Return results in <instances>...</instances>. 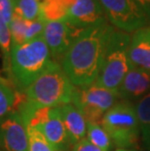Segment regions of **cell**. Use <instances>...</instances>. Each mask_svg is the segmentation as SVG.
<instances>
[{
	"instance_id": "20",
	"label": "cell",
	"mask_w": 150,
	"mask_h": 151,
	"mask_svg": "<svg viewBox=\"0 0 150 151\" xmlns=\"http://www.w3.org/2000/svg\"><path fill=\"white\" fill-rule=\"evenodd\" d=\"M27 21L24 20L14 14L11 24H9V29L11 32L12 44L11 46H18L25 43V30H27Z\"/></svg>"
},
{
	"instance_id": "9",
	"label": "cell",
	"mask_w": 150,
	"mask_h": 151,
	"mask_svg": "<svg viewBox=\"0 0 150 151\" xmlns=\"http://www.w3.org/2000/svg\"><path fill=\"white\" fill-rule=\"evenodd\" d=\"M0 151H28L27 125L16 109L0 119Z\"/></svg>"
},
{
	"instance_id": "3",
	"label": "cell",
	"mask_w": 150,
	"mask_h": 151,
	"mask_svg": "<svg viewBox=\"0 0 150 151\" xmlns=\"http://www.w3.org/2000/svg\"><path fill=\"white\" fill-rule=\"evenodd\" d=\"M42 36L18 46H11L10 71L20 88L27 89L53 62Z\"/></svg>"
},
{
	"instance_id": "27",
	"label": "cell",
	"mask_w": 150,
	"mask_h": 151,
	"mask_svg": "<svg viewBox=\"0 0 150 151\" xmlns=\"http://www.w3.org/2000/svg\"><path fill=\"white\" fill-rule=\"evenodd\" d=\"M5 24L4 22H2V20H1V17H0V31L2 30V28H3V25H4Z\"/></svg>"
},
{
	"instance_id": "18",
	"label": "cell",
	"mask_w": 150,
	"mask_h": 151,
	"mask_svg": "<svg viewBox=\"0 0 150 151\" xmlns=\"http://www.w3.org/2000/svg\"><path fill=\"white\" fill-rule=\"evenodd\" d=\"M28 136V151H56L39 130L27 125Z\"/></svg>"
},
{
	"instance_id": "6",
	"label": "cell",
	"mask_w": 150,
	"mask_h": 151,
	"mask_svg": "<svg viewBox=\"0 0 150 151\" xmlns=\"http://www.w3.org/2000/svg\"><path fill=\"white\" fill-rule=\"evenodd\" d=\"M118 99H120L118 91L94 83L87 87H76L72 104L87 122L100 124L106 112L118 102Z\"/></svg>"
},
{
	"instance_id": "1",
	"label": "cell",
	"mask_w": 150,
	"mask_h": 151,
	"mask_svg": "<svg viewBox=\"0 0 150 151\" xmlns=\"http://www.w3.org/2000/svg\"><path fill=\"white\" fill-rule=\"evenodd\" d=\"M114 29L108 21L85 28L60 60L63 71L75 87H87L97 81Z\"/></svg>"
},
{
	"instance_id": "14",
	"label": "cell",
	"mask_w": 150,
	"mask_h": 151,
	"mask_svg": "<svg viewBox=\"0 0 150 151\" xmlns=\"http://www.w3.org/2000/svg\"><path fill=\"white\" fill-rule=\"evenodd\" d=\"M73 1L74 0H41L42 20L65 21Z\"/></svg>"
},
{
	"instance_id": "2",
	"label": "cell",
	"mask_w": 150,
	"mask_h": 151,
	"mask_svg": "<svg viewBox=\"0 0 150 151\" xmlns=\"http://www.w3.org/2000/svg\"><path fill=\"white\" fill-rule=\"evenodd\" d=\"M75 89L62 65L53 60L45 71L24 90V104L30 108L59 107L72 104Z\"/></svg>"
},
{
	"instance_id": "13",
	"label": "cell",
	"mask_w": 150,
	"mask_h": 151,
	"mask_svg": "<svg viewBox=\"0 0 150 151\" xmlns=\"http://www.w3.org/2000/svg\"><path fill=\"white\" fill-rule=\"evenodd\" d=\"M70 144L74 145L87 136V121L73 104L59 106Z\"/></svg>"
},
{
	"instance_id": "26",
	"label": "cell",
	"mask_w": 150,
	"mask_h": 151,
	"mask_svg": "<svg viewBox=\"0 0 150 151\" xmlns=\"http://www.w3.org/2000/svg\"><path fill=\"white\" fill-rule=\"evenodd\" d=\"M115 151H136L135 149H124V148H117Z\"/></svg>"
},
{
	"instance_id": "7",
	"label": "cell",
	"mask_w": 150,
	"mask_h": 151,
	"mask_svg": "<svg viewBox=\"0 0 150 151\" xmlns=\"http://www.w3.org/2000/svg\"><path fill=\"white\" fill-rule=\"evenodd\" d=\"M105 17L114 28L128 33L149 25V21L135 0H100Z\"/></svg>"
},
{
	"instance_id": "10",
	"label": "cell",
	"mask_w": 150,
	"mask_h": 151,
	"mask_svg": "<svg viewBox=\"0 0 150 151\" xmlns=\"http://www.w3.org/2000/svg\"><path fill=\"white\" fill-rule=\"evenodd\" d=\"M65 21L82 29L106 22L100 0H74Z\"/></svg>"
},
{
	"instance_id": "15",
	"label": "cell",
	"mask_w": 150,
	"mask_h": 151,
	"mask_svg": "<svg viewBox=\"0 0 150 151\" xmlns=\"http://www.w3.org/2000/svg\"><path fill=\"white\" fill-rule=\"evenodd\" d=\"M14 14L25 21L42 20L39 0H12Z\"/></svg>"
},
{
	"instance_id": "12",
	"label": "cell",
	"mask_w": 150,
	"mask_h": 151,
	"mask_svg": "<svg viewBox=\"0 0 150 151\" xmlns=\"http://www.w3.org/2000/svg\"><path fill=\"white\" fill-rule=\"evenodd\" d=\"M129 57L132 66L150 70V25L131 35Z\"/></svg>"
},
{
	"instance_id": "4",
	"label": "cell",
	"mask_w": 150,
	"mask_h": 151,
	"mask_svg": "<svg viewBox=\"0 0 150 151\" xmlns=\"http://www.w3.org/2000/svg\"><path fill=\"white\" fill-rule=\"evenodd\" d=\"M130 43V33L116 28L113 30L95 84L108 90L118 91L124 77L132 67L129 57Z\"/></svg>"
},
{
	"instance_id": "25",
	"label": "cell",
	"mask_w": 150,
	"mask_h": 151,
	"mask_svg": "<svg viewBox=\"0 0 150 151\" xmlns=\"http://www.w3.org/2000/svg\"><path fill=\"white\" fill-rule=\"evenodd\" d=\"M143 143H144L145 147L147 148L148 151H150V126L148 127V129L145 131L144 134H141Z\"/></svg>"
},
{
	"instance_id": "17",
	"label": "cell",
	"mask_w": 150,
	"mask_h": 151,
	"mask_svg": "<svg viewBox=\"0 0 150 151\" xmlns=\"http://www.w3.org/2000/svg\"><path fill=\"white\" fill-rule=\"evenodd\" d=\"M133 106L138 117L140 134H142L150 126V92L139 99Z\"/></svg>"
},
{
	"instance_id": "8",
	"label": "cell",
	"mask_w": 150,
	"mask_h": 151,
	"mask_svg": "<svg viewBox=\"0 0 150 151\" xmlns=\"http://www.w3.org/2000/svg\"><path fill=\"white\" fill-rule=\"evenodd\" d=\"M83 30L66 21L46 22L42 37L52 58L62 60Z\"/></svg>"
},
{
	"instance_id": "5",
	"label": "cell",
	"mask_w": 150,
	"mask_h": 151,
	"mask_svg": "<svg viewBox=\"0 0 150 151\" xmlns=\"http://www.w3.org/2000/svg\"><path fill=\"white\" fill-rule=\"evenodd\" d=\"M118 148L132 149L140 136L135 106L129 101H119L104 115L100 123Z\"/></svg>"
},
{
	"instance_id": "21",
	"label": "cell",
	"mask_w": 150,
	"mask_h": 151,
	"mask_svg": "<svg viewBox=\"0 0 150 151\" xmlns=\"http://www.w3.org/2000/svg\"><path fill=\"white\" fill-rule=\"evenodd\" d=\"M45 24L46 22L44 20L27 21V30H25V42L42 36Z\"/></svg>"
},
{
	"instance_id": "24",
	"label": "cell",
	"mask_w": 150,
	"mask_h": 151,
	"mask_svg": "<svg viewBox=\"0 0 150 151\" xmlns=\"http://www.w3.org/2000/svg\"><path fill=\"white\" fill-rule=\"evenodd\" d=\"M135 2L143 11L150 22V0H135Z\"/></svg>"
},
{
	"instance_id": "28",
	"label": "cell",
	"mask_w": 150,
	"mask_h": 151,
	"mask_svg": "<svg viewBox=\"0 0 150 151\" xmlns=\"http://www.w3.org/2000/svg\"><path fill=\"white\" fill-rule=\"evenodd\" d=\"M39 1H40V0H39Z\"/></svg>"
},
{
	"instance_id": "22",
	"label": "cell",
	"mask_w": 150,
	"mask_h": 151,
	"mask_svg": "<svg viewBox=\"0 0 150 151\" xmlns=\"http://www.w3.org/2000/svg\"><path fill=\"white\" fill-rule=\"evenodd\" d=\"M0 17L2 22L9 27L14 17L12 0H0Z\"/></svg>"
},
{
	"instance_id": "16",
	"label": "cell",
	"mask_w": 150,
	"mask_h": 151,
	"mask_svg": "<svg viewBox=\"0 0 150 151\" xmlns=\"http://www.w3.org/2000/svg\"><path fill=\"white\" fill-rule=\"evenodd\" d=\"M87 137L93 144L103 151H109L111 139L100 124L87 122Z\"/></svg>"
},
{
	"instance_id": "19",
	"label": "cell",
	"mask_w": 150,
	"mask_h": 151,
	"mask_svg": "<svg viewBox=\"0 0 150 151\" xmlns=\"http://www.w3.org/2000/svg\"><path fill=\"white\" fill-rule=\"evenodd\" d=\"M16 101L17 97L15 92L5 83L0 81V119L15 109Z\"/></svg>"
},
{
	"instance_id": "23",
	"label": "cell",
	"mask_w": 150,
	"mask_h": 151,
	"mask_svg": "<svg viewBox=\"0 0 150 151\" xmlns=\"http://www.w3.org/2000/svg\"><path fill=\"white\" fill-rule=\"evenodd\" d=\"M72 151H103V150H100L95 144H93L88 139V137H85V139H81L80 141H78L77 143H75L73 145Z\"/></svg>"
},
{
	"instance_id": "11",
	"label": "cell",
	"mask_w": 150,
	"mask_h": 151,
	"mask_svg": "<svg viewBox=\"0 0 150 151\" xmlns=\"http://www.w3.org/2000/svg\"><path fill=\"white\" fill-rule=\"evenodd\" d=\"M150 92V70L132 66L118 89L120 99L132 102Z\"/></svg>"
}]
</instances>
